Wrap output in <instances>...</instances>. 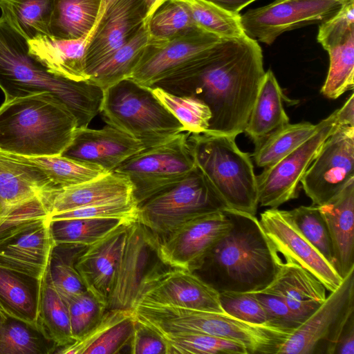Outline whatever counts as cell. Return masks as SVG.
<instances>
[{
	"instance_id": "cell-1",
	"label": "cell",
	"mask_w": 354,
	"mask_h": 354,
	"mask_svg": "<svg viewBox=\"0 0 354 354\" xmlns=\"http://www.w3.org/2000/svg\"><path fill=\"white\" fill-rule=\"evenodd\" d=\"M265 72L261 46L246 35L222 39L151 88L202 100L212 113L205 133L236 138L244 132Z\"/></svg>"
},
{
	"instance_id": "cell-2",
	"label": "cell",
	"mask_w": 354,
	"mask_h": 354,
	"mask_svg": "<svg viewBox=\"0 0 354 354\" xmlns=\"http://www.w3.org/2000/svg\"><path fill=\"white\" fill-rule=\"evenodd\" d=\"M230 230L192 270L218 293L261 290L274 279L283 262L255 215L226 208Z\"/></svg>"
},
{
	"instance_id": "cell-3",
	"label": "cell",
	"mask_w": 354,
	"mask_h": 354,
	"mask_svg": "<svg viewBox=\"0 0 354 354\" xmlns=\"http://www.w3.org/2000/svg\"><path fill=\"white\" fill-rule=\"evenodd\" d=\"M0 88L5 101L48 93L75 117L77 128L88 127L101 111L104 90L50 72L28 53V41L0 17Z\"/></svg>"
},
{
	"instance_id": "cell-4",
	"label": "cell",
	"mask_w": 354,
	"mask_h": 354,
	"mask_svg": "<svg viewBox=\"0 0 354 354\" xmlns=\"http://www.w3.org/2000/svg\"><path fill=\"white\" fill-rule=\"evenodd\" d=\"M77 128L72 113L48 93L4 101L0 151L19 156H59Z\"/></svg>"
},
{
	"instance_id": "cell-5",
	"label": "cell",
	"mask_w": 354,
	"mask_h": 354,
	"mask_svg": "<svg viewBox=\"0 0 354 354\" xmlns=\"http://www.w3.org/2000/svg\"><path fill=\"white\" fill-rule=\"evenodd\" d=\"M236 138L207 133H190L188 143L196 165L228 208L257 213V176L250 155L237 146Z\"/></svg>"
},
{
	"instance_id": "cell-6",
	"label": "cell",
	"mask_w": 354,
	"mask_h": 354,
	"mask_svg": "<svg viewBox=\"0 0 354 354\" xmlns=\"http://www.w3.org/2000/svg\"><path fill=\"white\" fill-rule=\"evenodd\" d=\"M100 113L107 124L131 136L145 149L165 143L185 131L151 88L130 78L104 89Z\"/></svg>"
},
{
	"instance_id": "cell-7",
	"label": "cell",
	"mask_w": 354,
	"mask_h": 354,
	"mask_svg": "<svg viewBox=\"0 0 354 354\" xmlns=\"http://www.w3.org/2000/svg\"><path fill=\"white\" fill-rule=\"evenodd\" d=\"M226 208L196 166L179 182L138 205L136 219L161 240L191 219Z\"/></svg>"
},
{
	"instance_id": "cell-8",
	"label": "cell",
	"mask_w": 354,
	"mask_h": 354,
	"mask_svg": "<svg viewBox=\"0 0 354 354\" xmlns=\"http://www.w3.org/2000/svg\"><path fill=\"white\" fill-rule=\"evenodd\" d=\"M189 134L183 131L165 143L144 149L115 169L129 180L137 205L179 182L196 167Z\"/></svg>"
},
{
	"instance_id": "cell-9",
	"label": "cell",
	"mask_w": 354,
	"mask_h": 354,
	"mask_svg": "<svg viewBox=\"0 0 354 354\" xmlns=\"http://www.w3.org/2000/svg\"><path fill=\"white\" fill-rule=\"evenodd\" d=\"M354 270L324 302L296 328L278 354H334L339 335L354 313Z\"/></svg>"
},
{
	"instance_id": "cell-10",
	"label": "cell",
	"mask_w": 354,
	"mask_h": 354,
	"mask_svg": "<svg viewBox=\"0 0 354 354\" xmlns=\"http://www.w3.org/2000/svg\"><path fill=\"white\" fill-rule=\"evenodd\" d=\"M160 239L137 219L129 224L114 286L106 309L133 310L145 281L168 268L159 252Z\"/></svg>"
},
{
	"instance_id": "cell-11",
	"label": "cell",
	"mask_w": 354,
	"mask_h": 354,
	"mask_svg": "<svg viewBox=\"0 0 354 354\" xmlns=\"http://www.w3.org/2000/svg\"><path fill=\"white\" fill-rule=\"evenodd\" d=\"M337 109L317 123L306 141L257 176L258 201L262 207L277 208L297 198L299 185L323 143L337 128Z\"/></svg>"
},
{
	"instance_id": "cell-12",
	"label": "cell",
	"mask_w": 354,
	"mask_h": 354,
	"mask_svg": "<svg viewBox=\"0 0 354 354\" xmlns=\"http://www.w3.org/2000/svg\"><path fill=\"white\" fill-rule=\"evenodd\" d=\"M345 2L275 0L266 6L248 10L241 15V21L248 37L271 45L286 31L325 21L335 15Z\"/></svg>"
},
{
	"instance_id": "cell-13",
	"label": "cell",
	"mask_w": 354,
	"mask_h": 354,
	"mask_svg": "<svg viewBox=\"0 0 354 354\" xmlns=\"http://www.w3.org/2000/svg\"><path fill=\"white\" fill-rule=\"evenodd\" d=\"M354 178V127L340 126L323 143L301 185L312 205L331 199Z\"/></svg>"
},
{
	"instance_id": "cell-14",
	"label": "cell",
	"mask_w": 354,
	"mask_h": 354,
	"mask_svg": "<svg viewBox=\"0 0 354 354\" xmlns=\"http://www.w3.org/2000/svg\"><path fill=\"white\" fill-rule=\"evenodd\" d=\"M225 209L191 219L162 239L159 246L162 261L171 268L192 272L231 228L232 221Z\"/></svg>"
},
{
	"instance_id": "cell-15",
	"label": "cell",
	"mask_w": 354,
	"mask_h": 354,
	"mask_svg": "<svg viewBox=\"0 0 354 354\" xmlns=\"http://www.w3.org/2000/svg\"><path fill=\"white\" fill-rule=\"evenodd\" d=\"M138 304L225 313L216 290L193 272L173 268L160 271L145 281Z\"/></svg>"
},
{
	"instance_id": "cell-16",
	"label": "cell",
	"mask_w": 354,
	"mask_h": 354,
	"mask_svg": "<svg viewBox=\"0 0 354 354\" xmlns=\"http://www.w3.org/2000/svg\"><path fill=\"white\" fill-rule=\"evenodd\" d=\"M260 223L268 238L284 259H289L317 277L329 292L343 279L336 269L304 236L288 212L270 208L261 214Z\"/></svg>"
},
{
	"instance_id": "cell-17",
	"label": "cell",
	"mask_w": 354,
	"mask_h": 354,
	"mask_svg": "<svg viewBox=\"0 0 354 354\" xmlns=\"http://www.w3.org/2000/svg\"><path fill=\"white\" fill-rule=\"evenodd\" d=\"M147 14L143 0H115L108 6L92 30L94 32L86 50L88 76L135 35Z\"/></svg>"
},
{
	"instance_id": "cell-18",
	"label": "cell",
	"mask_w": 354,
	"mask_h": 354,
	"mask_svg": "<svg viewBox=\"0 0 354 354\" xmlns=\"http://www.w3.org/2000/svg\"><path fill=\"white\" fill-rule=\"evenodd\" d=\"M221 40L197 29L171 40L151 44L145 50L130 79L151 88Z\"/></svg>"
},
{
	"instance_id": "cell-19",
	"label": "cell",
	"mask_w": 354,
	"mask_h": 354,
	"mask_svg": "<svg viewBox=\"0 0 354 354\" xmlns=\"http://www.w3.org/2000/svg\"><path fill=\"white\" fill-rule=\"evenodd\" d=\"M145 148L124 131L106 124L100 129L77 128L60 156L113 172L124 160Z\"/></svg>"
},
{
	"instance_id": "cell-20",
	"label": "cell",
	"mask_w": 354,
	"mask_h": 354,
	"mask_svg": "<svg viewBox=\"0 0 354 354\" xmlns=\"http://www.w3.org/2000/svg\"><path fill=\"white\" fill-rule=\"evenodd\" d=\"M132 221L123 222L88 246L75 263L86 290L106 307L114 286L127 228Z\"/></svg>"
},
{
	"instance_id": "cell-21",
	"label": "cell",
	"mask_w": 354,
	"mask_h": 354,
	"mask_svg": "<svg viewBox=\"0 0 354 354\" xmlns=\"http://www.w3.org/2000/svg\"><path fill=\"white\" fill-rule=\"evenodd\" d=\"M132 191L127 177L113 171L79 185L41 191L39 196L50 216L82 207L133 199Z\"/></svg>"
},
{
	"instance_id": "cell-22",
	"label": "cell",
	"mask_w": 354,
	"mask_h": 354,
	"mask_svg": "<svg viewBox=\"0 0 354 354\" xmlns=\"http://www.w3.org/2000/svg\"><path fill=\"white\" fill-rule=\"evenodd\" d=\"M50 218L0 243V267L43 279L54 243Z\"/></svg>"
},
{
	"instance_id": "cell-23",
	"label": "cell",
	"mask_w": 354,
	"mask_h": 354,
	"mask_svg": "<svg viewBox=\"0 0 354 354\" xmlns=\"http://www.w3.org/2000/svg\"><path fill=\"white\" fill-rule=\"evenodd\" d=\"M318 207L332 243L334 267L344 279L354 270V178Z\"/></svg>"
},
{
	"instance_id": "cell-24",
	"label": "cell",
	"mask_w": 354,
	"mask_h": 354,
	"mask_svg": "<svg viewBox=\"0 0 354 354\" xmlns=\"http://www.w3.org/2000/svg\"><path fill=\"white\" fill-rule=\"evenodd\" d=\"M284 260L274 279L264 289L279 296L302 324L324 302L327 290L297 262Z\"/></svg>"
},
{
	"instance_id": "cell-25",
	"label": "cell",
	"mask_w": 354,
	"mask_h": 354,
	"mask_svg": "<svg viewBox=\"0 0 354 354\" xmlns=\"http://www.w3.org/2000/svg\"><path fill=\"white\" fill-rule=\"evenodd\" d=\"M136 317L133 310L106 309L98 322L73 344L57 349L59 354H116L130 353Z\"/></svg>"
},
{
	"instance_id": "cell-26",
	"label": "cell",
	"mask_w": 354,
	"mask_h": 354,
	"mask_svg": "<svg viewBox=\"0 0 354 354\" xmlns=\"http://www.w3.org/2000/svg\"><path fill=\"white\" fill-rule=\"evenodd\" d=\"M92 36L91 31L73 39L41 36L28 41V53L53 73L75 81H85L88 79L86 50Z\"/></svg>"
},
{
	"instance_id": "cell-27",
	"label": "cell",
	"mask_w": 354,
	"mask_h": 354,
	"mask_svg": "<svg viewBox=\"0 0 354 354\" xmlns=\"http://www.w3.org/2000/svg\"><path fill=\"white\" fill-rule=\"evenodd\" d=\"M54 188L39 167L18 155L0 151V210Z\"/></svg>"
},
{
	"instance_id": "cell-28",
	"label": "cell",
	"mask_w": 354,
	"mask_h": 354,
	"mask_svg": "<svg viewBox=\"0 0 354 354\" xmlns=\"http://www.w3.org/2000/svg\"><path fill=\"white\" fill-rule=\"evenodd\" d=\"M43 279L0 267V307L10 316L37 327Z\"/></svg>"
},
{
	"instance_id": "cell-29",
	"label": "cell",
	"mask_w": 354,
	"mask_h": 354,
	"mask_svg": "<svg viewBox=\"0 0 354 354\" xmlns=\"http://www.w3.org/2000/svg\"><path fill=\"white\" fill-rule=\"evenodd\" d=\"M283 93L272 71L265 72L244 132L255 144L277 128L289 123L283 107Z\"/></svg>"
},
{
	"instance_id": "cell-30",
	"label": "cell",
	"mask_w": 354,
	"mask_h": 354,
	"mask_svg": "<svg viewBox=\"0 0 354 354\" xmlns=\"http://www.w3.org/2000/svg\"><path fill=\"white\" fill-rule=\"evenodd\" d=\"M145 20L135 35L89 75L88 82L103 90L130 78L147 48L167 41L153 37Z\"/></svg>"
},
{
	"instance_id": "cell-31",
	"label": "cell",
	"mask_w": 354,
	"mask_h": 354,
	"mask_svg": "<svg viewBox=\"0 0 354 354\" xmlns=\"http://www.w3.org/2000/svg\"><path fill=\"white\" fill-rule=\"evenodd\" d=\"M102 0H54L50 36L78 39L95 26Z\"/></svg>"
},
{
	"instance_id": "cell-32",
	"label": "cell",
	"mask_w": 354,
	"mask_h": 354,
	"mask_svg": "<svg viewBox=\"0 0 354 354\" xmlns=\"http://www.w3.org/2000/svg\"><path fill=\"white\" fill-rule=\"evenodd\" d=\"M54 0H0L1 17L27 41L50 35Z\"/></svg>"
},
{
	"instance_id": "cell-33",
	"label": "cell",
	"mask_w": 354,
	"mask_h": 354,
	"mask_svg": "<svg viewBox=\"0 0 354 354\" xmlns=\"http://www.w3.org/2000/svg\"><path fill=\"white\" fill-rule=\"evenodd\" d=\"M317 127L309 122L287 123L255 143L251 156L258 167L272 165L306 141Z\"/></svg>"
},
{
	"instance_id": "cell-34",
	"label": "cell",
	"mask_w": 354,
	"mask_h": 354,
	"mask_svg": "<svg viewBox=\"0 0 354 354\" xmlns=\"http://www.w3.org/2000/svg\"><path fill=\"white\" fill-rule=\"evenodd\" d=\"M57 348L41 328L10 316L0 324V354H51Z\"/></svg>"
},
{
	"instance_id": "cell-35",
	"label": "cell",
	"mask_w": 354,
	"mask_h": 354,
	"mask_svg": "<svg viewBox=\"0 0 354 354\" xmlns=\"http://www.w3.org/2000/svg\"><path fill=\"white\" fill-rule=\"evenodd\" d=\"M87 247L73 243H59L53 246L46 274L64 299L87 290L75 268L77 259Z\"/></svg>"
},
{
	"instance_id": "cell-36",
	"label": "cell",
	"mask_w": 354,
	"mask_h": 354,
	"mask_svg": "<svg viewBox=\"0 0 354 354\" xmlns=\"http://www.w3.org/2000/svg\"><path fill=\"white\" fill-rule=\"evenodd\" d=\"M38 323L56 344L57 349L75 341L71 331L67 303L53 286L46 274L43 278Z\"/></svg>"
},
{
	"instance_id": "cell-37",
	"label": "cell",
	"mask_w": 354,
	"mask_h": 354,
	"mask_svg": "<svg viewBox=\"0 0 354 354\" xmlns=\"http://www.w3.org/2000/svg\"><path fill=\"white\" fill-rule=\"evenodd\" d=\"M127 221L131 220L116 218L55 219L50 221V231L54 244L73 243L89 246Z\"/></svg>"
},
{
	"instance_id": "cell-38",
	"label": "cell",
	"mask_w": 354,
	"mask_h": 354,
	"mask_svg": "<svg viewBox=\"0 0 354 354\" xmlns=\"http://www.w3.org/2000/svg\"><path fill=\"white\" fill-rule=\"evenodd\" d=\"M19 156L41 169L53 184L54 189L79 185L107 173L98 166L73 160L60 155Z\"/></svg>"
},
{
	"instance_id": "cell-39",
	"label": "cell",
	"mask_w": 354,
	"mask_h": 354,
	"mask_svg": "<svg viewBox=\"0 0 354 354\" xmlns=\"http://www.w3.org/2000/svg\"><path fill=\"white\" fill-rule=\"evenodd\" d=\"M188 8L196 26L222 39L246 36L241 15L229 12L207 0H180Z\"/></svg>"
},
{
	"instance_id": "cell-40",
	"label": "cell",
	"mask_w": 354,
	"mask_h": 354,
	"mask_svg": "<svg viewBox=\"0 0 354 354\" xmlns=\"http://www.w3.org/2000/svg\"><path fill=\"white\" fill-rule=\"evenodd\" d=\"M158 333L168 344L169 354H249L241 343L212 335Z\"/></svg>"
},
{
	"instance_id": "cell-41",
	"label": "cell",
	"mask_w": 354,
	"mask_h": 354,
	"mask_svg": "<svg viewBox=\"0 0 354 354\" xmlns=\"http://www.w3.org/2000/svg\"><path fill=\"white\" fill-rule=\"evenodd\" d=\"M329 68L321 93L337 99L354 86V34L346 41L327 50Z\"/></svg>"
},
{
	"instance_id": "cell-42",
	"label": "cell",
	"mask_w": 354,
	"mask_h": 354,
	"mask_svg": "<svg viewBox=\"0 0 354 354\" xmlns=\"http://www.w3.org/2000/svg\"><path fill=\"white\" fill-rule=\"evenodd\" d=\"M153 94L190 133H205L209 129L212 113L202 100L192 96H179L160 88H151Z\"/></svg>"
},
{
	"instance_id": "cell-43",
	"label": "cell",
	"mask_w": 354,
	"mask_h": 354,
	"mask_svg": "<svg viewBox=\"0 0 354 354\" xmlns=\"http://www.w3.org/2000/svg\"><path fill=\"white\" fill-rule=\"evenodd\" d=\"M149 28L153 37L165 41L201 29L180 0H167L162 3L149 20Z\"/></svg>"
},
{
	"instance_id": "cell-44",
	"label": "cell",
	"mask_w": 354,
	"mask_h": 354,
	"mask_svg": "<svg viewBox=\"0 0 354 354\" xmlns=\"http://www.w3.org/2000/svg\"><path fill=\"white\" fill-rule=\"evenodd\" d=\"M288 212L304 236L334 267L332 243L326 222L318 206L301 205Z\"/></svg>"
},
{
	"instance_id": "cell-45",
	"label": "cell",
	"mask_w": 354,
	"mask_h": 354,
	"mask_svg": "<svg viewBox=\"0 0 354 354\" xmlns=\"http://www.w3.org/2000/svg\"><path fill=\"white\" fill-rule=\"evenodd\" d=\"M49 218L38 195L0 210V243L26 228Z\"/></svg>"
},
{
	"instance_id": "cell-46",
	"label": "cell",
	"mask_w": 354,
	"mask_h": 354,
	"mask_svg": "<svg viewBox=\"0 0 354 354\" xmlns=\"http://www.w3.org/2000/svg\"><path fill=\"white\" fill-rule=\"evenodd\" d=\"M71 331L76 341L87 333L100 319L106 306L88 290L65 299Z\"/></svg>"
},
{
	"instance_id": "cell-47",
	"label": "cell",
	"mask_w": 354,
	"mask_h": 354,
	"mask_svg": "<svg viewBox=\"0 0 354 354\" xmlns=\"http://www.w3.org/2000/svg\"><path fill=\"white\" fill-rule=\"evenodd\" d=\"M354 34V0L345 2L333 17L320 24L317 41L326 51Z\"/></svg>"
},
{
	"instance_id": "cell-48",
	"label": "cell",
	"mask_w": 354,
	"mask_h": 354,
	"mask_svg": "<svg viewBox=\"0 0 354 354\" xmlns=\"http://www.w3.org/2000/svg\"><path fill=\"white\" fill-rule=\"evenodd\" d=\"M219 299L225 313L251 324L269 326L266 313L252 292H224L219 293Z\"/></svg>"
},
{
	"instance_id": "cell-49",
	"label": "cell",
	"mask_w": 354,
	"mask_h": 354,
	"mask_svg": "<svg viewBox=\"0 0 354 354\" xmlns=\"http://www.w3.org/2000/svg\"><path fill=\"white\" fill-rule=\"evenodd\" d=\"M138 205L133 199L82 207L57 213L50 220L75 218H116L124 220L137 218Z\"/></svg>"
},
{
	"instance_id": "cell-50",
	"label": "cell",
	"mask_w": 354,
	"mask_h": 354,
	"mask_svg": "<svg viewBox=\"0 0 354 354\" xmlns=\"http://www.w3.org/2000/svg\"><path fill=\"white\" fill-rule=\"evenodd\" d=\"M252 292L263 306L269 326L292 333L301 324L279 296L264 288Z\"/></svg>"
},
{
	"instance_id": "cell-51",
	"label": "cell",
	"mask_w": 354,
	"mask_h": 354,
	"mask_svg": "<svg viewBox=\"0 0 354 354\" xmlns=\"http://www.w3.org/2000/svg\"><path fill=\"white\" fill-rule=\"evenodd\" d=\"M130 353L169 354V348L159 333L136 319Z\"/></svg>"
},
{
	"instance_id": "cell-52",
	"label": "cell",
	"mask_w": 354,
	"mask_h": 354,
	"mask_svg": "<svg viewBox=\"0 0 354 354\" xmlns=\"http://www.w3.org/2000/svg\"><path fill=\"white\" fill-rule=\"evenodd\" d=\"M334 354H354V313L349 317L344 326Z\"/></svg>"
},
{
	"instance_id": "cell-53",
	"label": "cell",
	"mask_w": 354,
	"mask_h": 354,
	"mask_svg": "<svg viewBox=\"0 0 354 354\" xmlns=\"http://www.w3.org/2000/svg\"><path fill=\"white\" fill-rule=\"evenodd\" d=\"M337 122L340 126L354 127V94L352 93L344 105L337 109Z\"/></svg>"
},
{
	"instance_id": "cell-54",
	"label": "cell",
	"mask_w": 354,
	"mask_h": 354,
	"mask_svg": "<svg viewBox=\"0 0 354 354\" xmlns=\"http://www.w3.org/2000/svg\"><path fill=\"white\" fill-rule=\"evenodd\" d=\"M234 14L257 0H207Z\"/></svg>"
},
{
	"instance_id": "cell-55",
	"label": "cell",
	"mask_w": 354,
	"mask_h": 354,
	"mask_svg": "<svg viewBox=\"0 0 354 354\" xmlns=\"http://www.w3.org/2000/svg\"><path fill=\"white\" fill-rule=\"evenodd\" d=\"M166 1L167 0H143L147 10L146 20H150L153 13Z\"/></svg>"
},
{
	"instance_id": "cell-56",
	"label": "cell",
	"mask_w": 354,
	"mask_h": 354,
	"mask_svg": "<svg viewBox=\"0 0 354 354\" xmlns=\"http://www.w3.org/2000/svg\"><path fill=\"white\" fill-rule=\"evenodd\" d=\"M114 0H102L100 8L97 19V22L95 28L97 26L100 21L101 20L102 17L103 16L104 12L106 11L108 6Z\"/></svg>"
},
{
	"instance_id": "cell-57",
	"label": "cell",
	"mask_w": 354,
	"mask_h": 354,
	"mask_svg": "<svg viewBox=\"0 0 354 354\" xmlns=\"http://www.w3.org/2000/svg\"><path fill=\"white\" fill-rule=\"evenodd\" d=\"M8 316L3 311L1 308L0 307V324L6 319Z\"/></svg>"
},
{
	"instance_id": "cell-58",
	"label": "cell",
	"mask_w": 354,
	"mask_h": 354,
	"mask_svg": "<svg viewBox=\"0 0 354 354\" xmlns=\"http://www.w3.org/2000/svg\"><path fill=\"white\" fill-rule=\"evenodd\" d=\"M342 1H351V0H342Z\"/></svg>"
}]
</instances>
